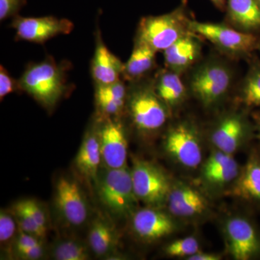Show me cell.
I'll return each mask as SVG.
<instances>
[{
	"label": "cell",
	"mask_w": 260,
	"mask_h": 260,
	"mask_svg": "<svg viewBox=\"0 0 260 260\" xmlns=\"http://www.w3.org/2000/svg\"><path fill=\"white\" fill-rule=\"evenodd\" d=\"M189 23L182 7L168 14L146 17L140 21L137 42L155 51H165L181 38L192 32Z\"/></svg>",
	"instance_id": "cell-1"
},
{
	"label": "cell",
	"mask_w": 260,
	"mask_h": 260,
	"mask_svg": "<svg viewBox=\"0 0 260 260\" xmlns=\"http://www.w3.org/2000/svg\"><path fill=\"white\" fill-rule=\"evenodd\" d=\"M96 180L99 200L113 215L124 217L134 211L138 199L133 189L131 170L126 166L107 168Z\"/></svg>",
	"instance_id": "cell-2"
},
{
	"label": "cell",
	"mask_w": 260,
	"mask_h": 260,
	"mask_svg": "<svg viewBox=\"0 0 260 260\" xmlns=\"http://www.w3.org/2000/svg\"><path fill=\"white\" fill-rule=\"evenodd\" d=\"M19 84L23 90L49 109L55 106L66 89L61 70L49 61L29 67Z\"/></svg>",
	"instance_id": "cell-3"
},
{
	"label": "cell",
	"mask_w": 260,
	"mask_h": 260,
	"mask_svg": "<svg viewBox=\"0 0 260 260\" xmlns=\"http://www.w3.org/2000/svg\"><path fill=\"white\" fill-rule=\"evenodd\" d=\"M133 189L138 200L158 205L167 200L170 183L160 168L146 160L135 158L131 169Z\"/></svg>",
	"instance_id": "cell-4"
},
{
	"label": "cell",
	"mask_w": 260,
	"mask_h": 260,
	"mask_svg": "<svg viewBox=\"0 0 260 260\" xmlns=\"http://www.w3.org/2000/svg\"><path fill=\"white\" fill-rule=\"evenodd\" d=\"M191 32L208 39L228 53L249 54L257 47L258 39L251 32L238 31L220 24L191 21Z\"/></svg>",
	"instance_id": "cell-5"
},
{
	"label": "cell",
	"mask_w": 260,
	"mask_h": 260,
	"mask_svg": "<svg viewBox=\"0 0 260 260\" xmlns=\"http://www.w3.org/2000/svg\"><path fill=\"white\" fill-rule=\"evenodd\" d=\"M231 83L230 70L223 64L211 62L196 70L191 78V88L203 104L210 106L226 93Z\"/></svg>",
	"instance_id": "cell-6"
},
{
	"label": "cell",
	"mask_w": 260,
	"mask_h": 260,
	"mask_svg": "<svg viewBox=\"0 0 260 260\" xmlns=\"http://www.w3.org/2000/svg\"><path fill=\"white\" fill-rule=\"evenodd\" d=\"M129 110L135 126L142 131L160 129L167 120L165 104L156 93L149 89H141L133 94Z\"/></svg>",
	"instance_id": "cell-7"
},
{
	"label": "cell",
	"mask_w": 260,
	"mask_h": 260,
	"mask_svg": "<svg viewBox=\"0 0 260 260\" xmlns=\"http://www.w3.org/2000/svg\"><path fill=\"white\" fill-rule=\"evenodd\" d=\"M56 207L65 221L73 226H79L88 216V202L82 188L74 179L61 177L55 189Z\"/></svg>",
	"instance_id": "cell-8"
},
{
	"label": "cell",
	"mask_w": 260,
	"mask_h": 260,
	"mask_svg": "<svg viewBox=\"0 0 260 260\" xmlns=\"http://www.w3.org/2000/svg\"><path fill=\"white\" fill-rule=\"evenodd\" d=\"M17 36L28 42L42 44L56 36L68 34L73 30V24L67 19L54 17L22 18L19 17L13 24Z\"/></svg>",
	"instance_id": "cell-9"
},
{
	"label": "cell",
	"mask_w": 260,
	"mask_h": 260,
	"mask_svg": "<svg viewBox=\"0 0 260 260\" xmlns=\"http://www.w3.org/2000/svg\"><path fill=\"white\" fill-rule=\"evenodd\" d=\"M165 148L179 164L190 169L198 167L203 159L199 140L194 130L186 124H179L169 131Z\"/></svg>",
	"instance_id": "cell-10"
},
{
	"label": "cell",
	"mask_w": 260,
	"mask_h": 260,
	"mask_svg": "<svg viewBox=\"0 0 260 260\" xmlns=\"http://www.w3.org/2000/svg\"><path fill=\"white\" fill-rule=\"evenodd\" d=\"M229 248L233 257L248 260L260 253V238L255 228L245 218L237 217L225 225Z\"/></svg>",
	"instance_id": "cell-11"
},
{
	"label": "cell",
	"mask_w": 260,
	"mask_h": 260,
	"mask_svg": "<svg viewBox=\"0 0 260 260\" xmlns=\"http://www.w3.org/2000/svg\"><path fill=\"white\" fill-rule=\"evenodd\" d=\"M102 160L109 169L125 167L127 159V140L121 124L109 119L99 132Z\"/></svg>",
	"instance_id": "cell-12"
},
{
	"label": "cell",
	"mask_w": 260,
	"mask_h": 260,
	"mask_svg": "<svg viewBox=\"0 0 260 260\" xmlns=\"http://www.w3.org/2000/svg\"><path fill=\"white\" fill-rule=\"evenodd\" d=\"M133 228L140 239L153 242L170 235L175 225L167 214L155 208H145L133 214Z\"/></svg>",
	"instance_id": "cell-13"
},
{
	"label": "cell",
	"mask_w": 260,
	"mask_h": 260,
	"mask_svg": "<svg viewBox=\"0 0 260 260\" xmlns=\"http://www.w3.org/2000/svg\"><path fill=\"white\" fill-rule=\"evenodd\" d=\"M167 202L169 211L176 216H194L204 213L207 208L203 195L184 184L171 189Z\"/></svg>",
	"instance_id": "cell-14"
},
{
	"label": "cell",
	"mask_w": 260,
	"mask_h": 260,
	"mask_svg": "<svg viewBox=\"0 0 260 260\" xmlns=\"http://www.w3.org/2000/svg\"><path fill=\"white\" fill-rule=\"evenodd\" d=\"M201 47L194 32L173 44L164 51V59L169 69L179 73L190 67L198 59Z\"/></svg>",
	"instance_id": "cell-15"
},
{
	"label": "cell",
	"mask_w": 260,
	"mask_h": 260,
	"mask_svg": "<svg viewBox=\"0 0 260 260\" xmlns=\"http://www.w3.org/2000/svg\"><path fill=\"white\" fill-rule=\"evenodd\" d=\"M245 132V123L241 116H228L214 130L212 141L219 150L232 155L242 143Z\"/></svg>",
	"instance_id": "cell-16"
},
{
	"label": "cell",
	"mask_w": 260,
	"mask_h": 260,
	"mask_svg": "<svg viewBox=\"0 0 260 260\" xmlns=\"http://www.w3.org/2000/svg\"><path fill=\"white\" fill-rule=\"evenodd\" d=\"M102 160L99 133H89L80 145L75 158V166L85 179H97Z\"/></svg>",
	"instance_id": "cell-17"
},
{
	"label": "cell",
	"mask_w": 260,
	"mask_h": 260,
	"mask_svg": "<svg viewBox=\"0 0 260 260\" xmlns=\"http://www.w3.org/2000/svg\"><path fill=\"white\" fill-rule=\"evenodd\" d=\"M225 9L231 23L243 31L260 28L259 0H227Z\"/></svg>",
	"instance_id": "cell-18"
},
{
	"label": "cell",
	"mask_w": 260,
	"mask_h": 260,
	"mask_svg": "<svg viewBox=\"0 0 260 260\" xmlns=\"http://www.w3.org/2000/svg\"><path fill=\"white\" fill-rule=\"evenodd\" d=\"M124 67L102 42L98 43L92 64V74L98 85H108L119 81Z\"/></svg>",
	"instance_id": "cell-19"
},
{
	"label": "cell",
	"mask_w": 260,
	"mask_h": 260,
	"mask_svg": "<svg viewBox=\"0 0 260 260\" xmlns=\"http://www.w3.org/2000/svg\"><path fill=\"white\" fill-rule=\"evenodd\" d=\"M88 242L94 254L106 256L116 249L118 238L114 228L107 220L98 218L90 225Z\"/></svg>",
	"instance_id": "cell-20"
},
{
	"label": "cell",
	"mask_w": 260,
	"mask_h": 260,
	"mask_svg": "<svg viewBox=\"0 0 260 260\" xmlns=\"http://www.w3.org/2000/svg\"><path fill=\"white\" fill-rule=\"evenodd\" d=\"M95 99L98 107L104 115H118L125 104V86L120 80L108 85H98Z\"/></svg>",
	"instance_id": "cell-21"
},
{
	"label": "cell",
	"mask_w": 260,
	"mask_h": 260,
	"mask_svg": "<svg viewBox=\"0 0 260 260\" xmlns=\"http://www.w3.org/2000/svg\"><path fill=\"white\" fill-rule=\"evenodd\" d=\"M244 199L260 203V158L252 155L246 164L234 191Z\"/></svg>",
	"instance_id": "cell-22"
},
{
	"label": "cell",
	"mask_w": 260,
	"mask_h": 260,
	"mask_svg": "<svg viewBox=\"0 0 260 260\" xmlns=\"http://www.w3.org/2000/svg\"><path fill=\"white\" fill-rule=\"evenodd\" d=\"M156 52L143 43L137 42L129 60L124 67L126 77L136 79L148 73L153 67Z\"/></svg>",
	"instance_id": "cell-23"
},
{
	"label": "cell",
	"mask_w": 260,
	"mask_h": 260,
	"mask_svg": "<svg viewBox=\"0 0 260 260\" xmlns=\"http://www.w3.org/2000/svg\"><path fill=\"white\" fill-rule=\"evenodd\" d=\"M156 93L164 104L175 106L185 96L186 89L177 73L167 72L159 78Z\"/></svg>",
	"instance_id": "cell-24"
},
{
	"label": "cell",
	"mask_w": 260,
	"mask_h": 260,
	"mask_svg": "<svg viewBox=\"0 0 260 260\" xmlns=\"http://www.w3.org/2000/svg\"><path fill=\"white\" fill-rule=\"evenodd\" d=\"M52 256L57 260H87L88 250L83 243L75 240H62L54 245Z\"/></svg>",
	"instance_id": "cell-25"
},
{
	"label": "cell",
	"mask_w": 260,
	"mask_h": 260,
	"mask_svg": "<svg viewBox=\"0 0 260 260\" xmlns=\"http://www.w3.org/2000/svg\"><path fill=\"white\" fill-rule=\"evenodd\" d=\"M243 100L249 107H260V66L248 75L243 88Z\"/></svg>",
	"instance_id": "cell-26"
},
{
	"label": "cell",
	"mask_w": 260,
	"mask_h": 260,
	"mask_svg": "<svg viewBox=\"0 0 260 260\" xmlns=\"http://www.w3.org/2000/svg\"><path fill=\"white\" fill-rule=\"evenodd\" d=\"M204 177L211 184L223 185L227 184L239 174V167L234 159L222 167L217 168L209 172H203Z\"/></svg>",
	"instance_id": "cell-27"
},
{
	"label": "cell",
	"mask_w": 260,
	"mask_h": 260,
	"mask_svg": "<svg viewBox=\"0 0 260 260\" xmlns=\"http://www.w3.org/2000/svg\"><path fill=\"white\" fill-rule=\"evenodd\" d=\"M166 253L171 256L189 257L199 252V244L194 237H186L171 243L166 247Z\"/></svg>",
	"instance_id": "cell-28"
},
{
	"label": "cell",
	"mask_w": 260,
	"mask_h": 260,
	"mask_svg": "<svg viewBox=\"0 0 260 260\" xmlns=\"http://www.w3.org/2000/svg\"><path fill=\"white\" fill-rule=\"evenodd\" d=\"M13 213L18 222L19 229H21L24 232L32 234L41 239L45 237L47 232L44 231L25 210L15 205L13 208Z\"/></svg>",
	"instance_id": "cell-29"
},
{
	"label": "cell",
	"mask_w": 260,
	"mask_h": 260,
	"mask_svg": "<svg viewBox=\"0 0 260 260\" xmlns=\"http://www.w3.org/2000/svg\"><path fill=\"white\" fill-rule=\"evenodd\" d=\"M16 218L13 212L1 210L0 213V242L7 244L15 237L17 229Z\"/></svg>",
	"instance_id": "cell-30"
},
{
	"label": "cell",
	"mask_w": 260,
	"mask_h": 260,
	"mask_svg": "<svg viewBox=\"0 0 260 260\" xmlns=\"http://www.w3.org/2000/svg\"><path fill=\"white\" fill-rule=\"evenodd\" d=\"M16 206L25 210L32 218L35 220L44 231H47V218L45 212L44 211L41 205L34 200H25L18 202Z\"/></svg>",
	"instance_id": "cell-31"
},
{
	"label": "cell",
	"mask_w": 260,
	"mask_h": 260,
	"mask_svg": "<svg viewBox=\"0 0 260 260\" xmlns=\"http://www.w3.org/2000/svg\"><path fill=\"white\" fill-rule=\"evenodd\" d=\"M41 240H42L41 238L24 232L21 229H19L18 235H17L15 241V250L16 253H18L24 249L39 245V244H42Z\"/></svg>",
	"instance_id": "cell-32"
},
{
	"label": "cell",
	"mask_w": 260,
	"mask_h": 260,
	"mask_svg": "<svg viewBox=\"0 0 260 260\" xmlns=\"http://www.w3.org/2000/svg\"><path fill=\"white\" fill-rule=\"evenodd\" d=\"M232 155L230 154L224 153L223 151L216 152V153L212 154L208 161L205 164L204 167V172H209L217 168L222 167L233 160Z\"/></svg>",
	"instance_id": "cell-33"
},
{
	"label": "cell",
	"mask_w": 260,
	"mask_h": 260,
	"mask_svg": "<svg viewBox=\"0 0 260 260\" xmlns=\"http://www.w3.org/2000/svg\"><path fill=\"white\" fill-rule=\"evenodd\" d=\"M15 83L13 78L7 73L6 70L1 66L0 70V97L1 100L7 95L12 93L14 90Z\"/></svg>",
	"instance_id": "cell-34"
},
{
	"label": "cell",
	"mask_w": 260,
	"mask_h": 260,
	"mask_svg": "<svg viewBox=\"0 0 260 260\" xmlns=\"http://www.w3.org/2000/svg\"><path fill=\"white\" fill-rule=\"evenodd\" d=\"M20 0H0V19L2 20L10 16L16 11Z\"/></svg>",
	"instance_id": "cell-35"
},
{
	"label": "cell",
	"mask_w": 260,
	"mask_h": 260,
	"mask_svg": "<svg viewBox=\"0 0 260 260\" xmlns=\"http://www.w3.org/2000/svg\"><path fill=\"white\" fill-rule=\"evenodd\" d=\"M44 249L43 244H39L29 249H24L23 251L17 253L19 257L23 259L35 260L39 259L44 255Z\"/></svg>",
	"instance_id": "cell-36"
},
{
	"label": "cell",
	"mask_w": 260,
	"mask_h": 260,
	"mask_svg": "<svg viewBox=\"0 0 260 260\" xmlns=\"http://www.w3.org/2000/svg\"><path fill=\"white\" fill-rule=\"evenodd\" d=\"M221 259L220 256L214 254H205V253L198 252L187 258L189 260H219Z\"/></svg>",
	"instance_id": "cell-37"
},
{
	"label": "cell",
	"mask_w": 260,
	"mask_h": 260,
	"mask_svg": "<svg viewBox=\"0 0 260 260\" xmlns=\"http://www.w3.org/2000/svg\"><path fill=\"white\" fill-rule=\"evenodd\" d=\"M218 9L223 10L226 8L227 0H210Z\"/></svg>",
	"instance_id": "cell-38"
},
{
	"label": "cell",
	"mask_w": 260,
	"mask_h": 260,
	"mask_svg": "<svg viewBox=\"0 0 260 260\" xmlns=\"http://www.w3.org/2000/svg\"><path fill=\"white\" fill-rule=\"evenodd\" d=\"M259 1H260V0H259Z\"/></svg>",
	"instance_id": "cell-39"
}]
</instances>
